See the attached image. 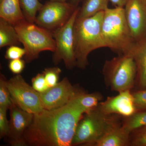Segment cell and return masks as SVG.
I'll return each mask as SVG.
<instances>
[{"label": "cell", "instance_id": "1", "mask_svg": "<svg viewBox=\"0 0 146 146\" xmlns=\"http://www.w3.org/2000/svg\"><path fill=\"white\" fill-rule=\"evenodd\" d=\"M76 96L62 107L44 109L34 115L23 136L27 145L72 146L79 121L86 113L78 103Z\"/></svg>", "mask_w": 146, "mask_h": 146}, {"label": "cell", "instance_id": "2", "mask_svg": "<svg viewBox=\"0 0 146 146\" xmlns=\"http://www.w3.org/2000/svg\"><path fill=\"white\" fill-rule=\"evenodd\" d=\"M104 11L86 18H77L74 27L76 67L85 69L88 65L89 54L106 47L102 33Z\"/></svg>", "mask_w": 146, "mask_h": 146}, {"label": "cell", "instance_id": "3", "mask_svg": "<svg viewBox=\"0 0 146 146\" xmlns=\"http://www.w3.org/2000/svg\"><path fill=\"white\" fill-rule=\"evenodd\" d=\"M102 33L106 47L119 54H130L135 45L124 8H108L105 11Z\"/></svg>", "mask_w": 146, "mask_h": 146}, {"label": "cell", "instance_id": "4", "mask_svg": "<svg viewBox=\"0 0 146 146\" xmlns=\"http://www.w3.org/2000/svg\"><path fill=\"white\" fill-rule=\"evenodd\" d=\"M119 115H107L97 107L84 114L76 128L72 146H94L120 121Z\"/></svg>", "mask_w": 146, "mask_h": 146}, {"label": "cell", "instance_id": "5", "mask_svg": "<svg viewBox=\"0 0 146 146\" xmlns=\"http://www.w3.org/2000/svg\"><path fill=\"white\" fill-rule=\"evenodd\" d=\"M104 81L113 91L131 90L136 83L137 67L133 56L129 54H119L106 61L102 69Z\"/></svg>", "mask_w": 146, "mask_h": 146}, {"label": "cell", "instance_id": "6", "mask_svg": "<svg viewBox=\"0 0 146 146\" xmlns=\"http://www.w3.org/2000/svg\"><path fill=\"white\" fill-rule=\"evenodd\" d=\"M14 27L26 51L25 58L27 63L37 58L42 52H54L56 47L52 31L26 20Z\"/></svg>", "mask_w": 146, "mask_h": 146}, {"label": "cell", "instance_id": "7", "mask_svg": "<svg viewBox=\"0 0 146 146\" xmlns=\"http://www.w3.org/2000/svg\"><path fill=\"white\" fill-rule=\"evenodd\" d=\"M80 9V7L76 8L64 25L52 31L56 47L53 56V62L56 65L63 60L69 70L76 66L74 27Z\"/></svg>", "mask_w": 146, "mask_h": 146}, {"label": "cell", "instance_id": "8", "mask_svg": "<svg viewBox=\"0 0 146 146\" xmlns=\"http://www.w3.org/2000/svg\"><path fill=\"white\" fill-rule=\"evenodd\" d=\"M7 84L12 101L18 107L34 115L44 109L39 93L27 83L21 75L11 78Z\"/></svg>", "mask_w": 146, "mask_h": 146}, {"label": "cell", "instance_id": "9", "mask_svg": "<svg viewBox=\"0 0 146 146\" xmlns=\"http://www.w3.org/2000/svg\"><path fill=\"white\" fill-rule=\"evenodd\" d=\"M78 7L67 2H47L39 11L35 23L52 32L64 25Z\"/></svg>", "mask_w": 146, "mask_h": 146}, {"label": "cell", "instance_id": "10", "mask_svg": "<svg viewBox=\"0 0 146 146\" xmlns=\"http://www.w3.org/2000/svg\"><path fill=\"white\" fill-rule=\"evenodd\" d=\"M126 20L133 42L146 39V0H128L124 7Z\"/></svg>", "mask_w": 146, "mask_h": 146}, {"label": "cell", "instance_id": "11", "mask_svg": "<svg viewBox=\"0 0 146 146\" xmlns=\"http://www.w3.org/2000/svg\"><path fill=\"white\" fill-rule=\"evenodd\" d=\"M81 91L65 78L56 85L39 94L44 109L50 110L64 106Z\"/></svg>", "mask_w": 146, "mask_h": 146}, {"label": "cell", "instance_id": "12", "mask_svg": "<svg viewBox=\"0 0 146 146\" xmlns=\"http://www.w3.org/2000/svg\"><path fill=\"white\" fill-rule=\"evenodd\" d=\"M98 107L105 114L124 117H130L137 112L131 90L120 92L115 96L108 97L104 101L100 103Z\"/></svg>", "mask_w": 146, "mask_h": 146}, {"label": "cell", "instance_id": "13", "mask_svg": "<svg viewBox=\"0 0 146 146\" xmlns=\"http://www.w3.org/2000/svg\"><path fill=\"white\" fill-rule=\"evenodd\" d=\"M9 110V130L7 137L9 142L12 145L26 146L23 136L31 124L34 115L23 110L14 103Z\"/></svg>", "mask_w": 146, "mask_h": 146}, {"label": "cell", "instance_id": "14", "mask_svg": "<svg viewBox=\"0 0 146 146\" xmlns=\"http://www.w3.org/2000/svg\"><path fill=\"white\" fill-rule=\"evenodd\" d=\"M129 132L119 122L111 127L93 146H130Z\"/></svg>", "mask_w": 146, "mask_h": 146}, {"label": "cell", "instance_id": "15", "mask_svg": "<svg viewBox=\"0 0 146 146\" xmlns=\"http://www.w3.org/2000/svg\"><path fill=\"white\" fill-rule=\"evenodd\" d=\"M129 54L137 67L136 83L139 89H146V39L135 43Z\"/></svg>", "mask_w": 146, "mask_h": 146}, {"label": "cell", "instance_id": "16", "mask_svg": "<svg viewBox=\"0 0 146 146\" xmlns=\"http://www.w3.org/2000/svg\"><path fill=\"white\" fill-rule=\"evenodd\" d=\"M0 18L15 26L26 20L20 0H1Z\"/></svg>", "mask_w": 146, "mask_h": 146}, {"label": "cell", "instance_id": "17", "mask_svg": "<svg viewBox=\"0 0 146 146\" xmlns=\"http://www.w3.org/2000/svg\"><path fill=\"white\" fill-rule=\"evenodd\" d=\"M21 44L14 26L0 18V48L19 46Z\"/></svg>", "mask_w": 146, "mask_h": 146}, {"label": "cell", "instance_id": "18", "mask_svg": "<svg viewBox=\"0 0 146 146\" xmlns=\"http://www.w3.org/2000/svg\"><path fill=\"white\" fill-rule=\"evenodd\" d=\"M109 0H85L79 11L78 18H86L105 11L108 7Z\"/></svg>", "mask_w": 146, "mask_h": 146}, {"label": "cell", "instance_id": "19", "mask_svg": "<svg viewBox=\"0 0 146 146\" xmlns=\"http://www.w3.org/2000/svg\"><path fill=\"white\" fill-rule=\"evenodd\" d=\"M102 98V96L99 93L89 94L82 91L80 92L76 96L79 105L86 113L96 108Z\"/></svg>", "mask_w": 146, "mask_h": 146}, {"label": "cell", "instance_id": "20", "mask_svg": "<svg viewBox=\"0 0 146 146\" xmlns=\"http://www.w3.org/2000/svg\"><path fill=\"white\" fill-rule=\"evenodd\" d=\"M20 3L26 20L30 23H35L36 13L43 5L39 0H20Z\"/></svg>", "mask_w": 146, "mask_h": 146}, {"label": "cell", "instance_id": "21", "mask_svg": "<svg viewBox=\"0 0 146 146\" xmlns=\"http://www.w3.org/2000/svg\"><path fill=\"white\" fill-rule=\"evenodd\" d=\"M124 118L122 124L131 133L138 128L146 126V110L138 111L130 117Z\"/></svg>", "mask_w": 146, "mask_h": 146}, {"label": "cell", "instance_id": "22", "mask_svg": "<svg viewBox=\"0 0 146 146\" xmlns=\"http://www.w3.org/2000/svg\"><path fill=\"white\" fill-rule=\"evenodd\" d=\"M7 80L4 75L0 76V107L9 110L13 104L8 86Z\"/></svg>", "mask_w": 146, "mask_h": 146}, {"label": "cell", "instance_id": "23", "mask_svg": "<svg viewBox=\"0 0 146 146\" xmlns=\"http://www.w3.org/2000/svg\"><path fill=\"white\" fill-rule=\"evenodd\" d=\"M130 146H146V126L138 128L131 133Z\"/></svg>", "mask_w": 146, "mask_h": 146}, {"label": "cell", "instance_id": "24", "mask_svg": "<svg viewBox=\"0 0 146 146\" xmlns=\"http://www.w3.org/2000/svg\"><path fill=\"white\" fill-rule=\"evenodd\" d=\"M61 72V69L56 67L46 68L43 71L42 73L49 88L55 86L58 83Z\"/></svg>", "mask_w": 146, "mask_h": 146}, {"label": "cell", "instance_id": "25", "mask_svg": "<svg viewBox=\"0 0 146 146\" xmlns=\"http://www.w3.org/2000/svg\"><path fill=\"white\" fill-rule=\"evenodd\" d=\"M132 94L137 112L146 110V89H139Z\"/></svg>", "mask_w": 146, "mask_h": 146}, {"label": "cell", "instance_id": "26", "mask_svg": "<svg viewBox=\"0 0 146 146\" xmlns=\"http://www.w3.org/2000/svg\"><path fill=\"white\" fill-rule=\"evenodd\" d=\"M26 51L24 48L18 47V46H12L7 48L5 58L9 60L22 58L23 56H25Z\"/></svg>", "mask_w": 146, "mask_h": 146}, {"label": "cell", "instance_id": "27", "mask_svg": "<svg viewBox=\"0 0 146 146\" xmlns=\"http://www.w3.org/2000/svg\"><path fill=\"white\" fill-rule=\"evenodd\" d=\"M31 82L33 87L39 93L45 92L49 88L43 73H39L34 77L32 79Z\"/></svg>", "mask_w": 146, "mask_h": 146}, {"label": "cell", "instance_id": "28", "mask_svg": "<svg viewBox=\"0 0 146 146\" xmlns=\"http://www.w3.org/2000/svg\"><path fill=\"white\" fill-rule=\"evenodd\" d=\"M7 110L0 107V137L8 136L9 130V121L7 120Z\"/></svg>", "mask_w": 146, "mask_h": 146}, {"label": "cell", "instance_id": "29", "mask_svg": "<svg viewBox=\"0 0 146 146\" xmlns=\"http://www.w3.org/2000/svg\"><path fill=\"white\" fill-rule=\"evenodd\" d=\"M25 67V61L23 59H14L10 60L8 67L11 72L15 74H20L22 72Z\"/></svg>", "mask_w": 146, "mask_h": 146}, {"label": "cell", "instance_id": "30", "mask_svg": "<svg viewBox=\"0 0 146 146\" xmlns=\"http://www.w3.org/2000/svg\"><path fill=\"white\" fill-rule=\"evenodd\" d=\"M128 0H109L115 7L124 8Z\"/></svg>", "mask_w": 146, "mask_h": 146}, {"label": "cell", "instance_id": "31", "mask_svg": "<svg viewBox=\"0 0 146 146\" xmlns=\"http://www.w3.org/2000/svg\"><path fill=\"white\" fill-rule=\"evenodd\" d=\"M82 1V0H70V3H71L72 4L75 6L76 7H78L79 4Z\"/></svg>", "mask_w": 146, "mask_h": 146}, {"label": "cell", "instance_id": "32", "mask_svg": "<svg viewBox=\"0 0 146 146\" xmlns=\"http://www.w3.org/2000/svg\"><path fill=\"white\" fill-rule=\"evenodd\" d=\"M50 1H52L62 2H67L68 0H50Z\"/></svg>", "mask_w": 146, "mask_h": 146}, {"label": "cell", "instance_id": "33", "mask_svg": "<svg viewBox=\"0 0 146 146\" xmlns=\"http://www.w3.org/2000/svg\"><path fill=\"white\" fill-rule=\"evenodd\" d=\"M1 1V0H0V1Z\"/></svg>", "mask_w": 146, "mask_h": 146}]
</instances>
